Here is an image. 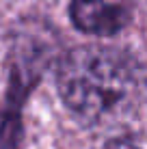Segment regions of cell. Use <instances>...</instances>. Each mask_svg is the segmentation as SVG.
<instances>
[{"label":"cell","instance_id":"cell-4","mask_svg":"<svg viewBox=\"0 0 147 149\" xmlns=\"http://www.w3.org/2000/svg\"><path fill=\"white\" fill-rule=\"evenodd\" d=\"M104 149H139V147H136L134 143L125 141V138H113V141L106 143Z\"/></svg>","mask_w":147,"mask_h":149},{"label":"cell","instance_id":"cell-2","mask_svg":"<svg viewBox=\"0 0 147 149\" xmlns=\"http://www.w3.org/2000/svg\"><path fill=\"white\" fill-rule=\"evenodd\" d=\"M69 17L78 30L91 35H115L128 22L123 9L104 0H72Z\"/></svg>","mask_w":147,"mask_h":149},{"label":"cell","instance_id":"cell-3","mask_svg":"<svg viewBox=\"0 0 147 149\" xmlns=\"http://www.w3.org/2000/svg\"><path fill=\"white\" fill-rule=\"evenodd\" d=\"M20 136H22L20 115L13 110L9 117L2 119L0 125V149H20Z\"/></svg>","mask_w":147,"mask_h":149},{"label":"cell","instance_id":"cell-1","mask_svg":"<svg viewBox=\"0 0 147 149\" xmlns=\"http://www.w3.org/2000/svg\"><path fill=\"white\" fill-rule=\"evenodd\" d=\"M56 86L72 115L91 125L125 102L134 89V71L123 54L87 45L61 58Z\"/></svg>","mask_w":147,"mask_h":149}]
</instances>
